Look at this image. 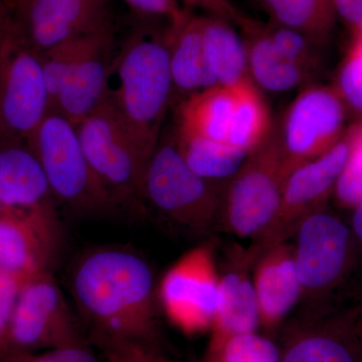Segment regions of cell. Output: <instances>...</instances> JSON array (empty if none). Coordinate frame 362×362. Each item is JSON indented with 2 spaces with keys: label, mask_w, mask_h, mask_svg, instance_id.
<instances>
[{
  "label": "cell",
  "mask_w": 362,
  "mask_h": 362,
  "mask_svg": "<svg viewBox=\"0 0 362 362\" xmlns=\"http://www.w3.org/2000/svg\"><path fill=\"white\" fill-rule=\"evenodd\" d=\"M70 284L89 342L156 346L158 300L153 272L137 252L120 247L86 252L74 266Z\"/></svg>",
  "instance_id": "obj_1"
},
{
  "label": "cell",
  "mask_w": 362,
  "mask_h": 362,
  "mask_svg": "<svg viewBox=\"0 0 362 362\" xmlns=\"http://www.w3.org/2000/svg\"><path fill=\"white\" fill-rule=\"evenodd\" d=\"M113 73L119 84L109 100L143 153L151 159L173 102L166 32L133 35L117 54Z\"/></svg>",
  "instance_id": "obj_2"
},
{
  "label": "cell",
  "mask_w": 362,
  "mask_h": 362,
  "mask_svg": "<svg viewBox=\"0 0 362 362\" xmlns=\"http://www.w3.org/2000/svg\"><path fill=\"white\" fill-rule=\"evenodd\" d=\"M223 188V181L206 180L188 168L173 133L161 136L150 159L143 182V204L148 202L181 230L204 235L218 223Z\"/></svg>",
  "instance_id": "obj_3"
},
{
  "label": "cell",
  "mask_w": 362,
  "mask_h": 362,
  "mask_svg": "<svg viewBox=\"0 0 362 362\" xmlns=\"http://www.w3.org/2000/svg\"><path fill=\"white\" fill-rule=\"evenodd\" d=\"M292 171L273 127L226 182L218 220L221 228L240 239L259 238L277 214Z\"/></svg>",
  "instance_id": "obj_4"
},
{
  "label": "cell",
  "mask_w": 362,
  "mask_h": 362,
  "mask_svg": "<svg viewBox=\"0 0 362 362\" xmlns=\"http://www.w3.org/2000/svg\"><path fill=\"white\" fill-rule=\"evenodd\" d=\"M75 126L90 168L114 209H137L143 204L150 159L126 129L110 100Z\"/></svg>",
  "instance_id": "obj_5"
},
{
  "label": "cell",
  "mask_w": 362,
  "mask_h": 362,
  "mask_svg": "<svg viewBox=\"0 0 362 362\" xmlns=\"http://www.w3.org/2000/svg\"><path fill=\"white\" fill-rule=\"evenodd\" d=\"M26 142L42 164L58 206L80 214L114 209L68 119L49 112Z\"/></svg>",
  "instance_id": "obj_6"
},
{
  "label": "cell",
  "mask_w": 362,
  "mask_h": 362,
  "mask_svg": "<svg viewBox=\"0 0 362 362\" xmlns=\"http://www.w3.org/2000/svg\"><path fill=\"white\" fill-rule=\"evenodd\" d=\"M294 238L295 262L302 287L301 315H322L324 302L354 268L356 235L350 226L322 209L302 221Z\"/></svg>",
  "instance_id": "obj_7"
},
{
  "label": "cell",
  "mask_w": 362,
  "mask_h": 362,
  "mask_svg": "<svg viewBox=\"0 0 362 362\" xmlns=\"http://www.w3.org/2000/svg\"><path fill=\"white\" fill-rule=\"evenodd\" d=\"M52 111L40 54L16 18L0 37V135L2 143L26 141Z\"/></svg>",
  "instance_id": "obj_8"
},
{
  "label": "cell",
  "mask_w": 362,
  "mask_h": 362,
  "mask_svg": "<svg viewBox=\"0 0 362 362\" xmlns=\"http://www.w3.org/2000/svg\"><path fill=\"white\" fill-rule=\"evenodd\" d=\"M87 343L82 324L49 272L23 286L9 323L7 352L35 354Z\"/></svg>",
  "instance_id": "obj_9"
},
{
  "label": "cell",
  "mask_w": 362,
  "mask_h": 362,
  "mask_svg": "<svg viewBox=\"0 0 362 362\" xmlns=\"http://www.w3.org/2000/svg\"><path fill=\"white\" fill-rule=\"evenodd\" d=\"M220 297V269L214 247L201 245L185 252L164 274L157 300L169 322L187 335L213 327Z\"/></svg>",
  "instance_id": "obj_10"
},
{
  "label": "cell",
  "mask_w": 362,
  "mask_h": 362,
  "mask_svg": "<svg viewBox=\"0 0 362 362\" xmlns=\"http://www.w3.org/2000/svg\"><path fill=\"white\" fill-rule=\"evenodd\" d=\"M349 154V140L345 134L329 151L292 171L286 181L277 214L264 233L252 240L259 255L291 239L305 218L324 209Z\"/></svg>",
  "instance_id": "obj_11"
},
{
  "label": "cell",
  "mask_w": 362,
  "mask_h": 362,
  "mask_svg": "<svg viewBox=\"0 0 362 362\" xmlns=\"http://www.w3.org/2000/svg\"><path fill=\"white\" fill-rule=\"evenodd\" d=\"M344 104L337 88L322 86L306 88L293 100L277 130L293 170L323 156L341 140Z\"/></svg>",
  "instance_id": "obj_12"
},
{
  "label": "cell",
  "mask_w": 362,
  "mask_h": 362,
  "mask_svg": "<svg viewBox=\"0 0 362 362\" xmlns=\"http://www.w3.org/2000/svg\"><path fill=\"white\" fill-rule=\"evenodd\" d=\"M14 18L37 52L113 25L111 0H21Z\"/></svg>",
  "instance_id": "obj_13"
},
{
  "label": "cell",
  "mask_w": 362,
  "mask_h": 362,
  "mask_svg": "<svg viewBox=\"0 0 362 362\" xmlns=\"http://www.w3.org/2000/svg\"><path fill=\"white\" fill-rule=\"evenodd\" d=\"M280 362H362L354 310L303 316L286 326Z\"/></svg>",
  "instance_id": "obj_14"
},
{
  "label": "cell",
  "mask_w": 362,
  "mask_h": 362,
  "mask_svg": "<svg viewBox=\"0 0 362 362\" xmlns=\"http://www.w3.org/2000/svg\"><path fill=\"white\" fill-rule=\"evenodd\" d=\"M116 57L113 25L92 33L52 111L78 125L103 106L110 97Z\"/></svg>",
  "instance_id": "obj_15"
},
{
  "label": "cell",
  "mask_w": 362,
  "mask_h": 362,
  "mask_svg": "<svg viewBox=\"0 0 362 362\" xmlns=\"http://www.w3.org/2000/svg\"><path fill=\"white\" fill-rule=\"evenodd\" d=\"M0 204L4 211L62 228L58 204L44 168L26 141L4 142L0 146Z\"/></svg>",
  "instance_id": "obj_16"
},
{
  "label": "cell",
  "mask_w": 362,
  "mask_h": 362,
  "mask_svg": "<svg viewBox=\"0 0 362 362\" xmlns=\"http://www.w3.org/2000/svg\"><path fill=\"white\" fill-rule=\"evenodd\" d=\"M258 257L254 245L247 249L233 245L226 250L220 270V297L211 339L256 332L259 327L258 301L252 282V267Z\"/></svg>",
  "instance_id": "obj_17"
},
{
  "label": "cell",
  "mask_w": 362,
  "mask_h": 362,
  "mask_svg": "<svg viewBox=\"0 0 362 362\" xmlns=\"http://www.w3.org/2000/svg\"><path fill=\"white\" fill-rule=\"evenodd\" d=\"M62 238L56 228L25 214H0V270L21 282L49 272Z\"/></svg>",
  "instance_id": "obj_18"
},
{
  "label": "cell",
  "mask_w": 362,
  "mask_h": 362,
  "mask_svg": "<svg viewBox=\"0 0 362 362\" xmlns=\"http://www.w3.org/2000/svg\"><path fill=\"white\" fill-rule=\"evenodd\" d=\"M252 282L258 301L259 327L274 332L301 301L294 244L287 240L261 252L252 267Z\"/></svg>",
  "instance_id": "obj_19"
},
{
  "label": "cell",
  "mask_w": 362,
  "mask_h": 362,
  "mask_svg": "<svg viewBox=\"0 0 362 362\" xmlns=\"http://www.w3.org/2000/svg\"><path fill=\"white\" fill-rule=\"evenodd\" d=\"M169 65L173 84V100L181 101L190 95L218 85V75L202 26V16H189L166 30Z\"/></svg>",
  "instance_id": "obj_20"
},
{
  "label": "cell",
  "mask_w": 362,
  "mask_h": 362,
  "mask_svg": "<svg viewBox=\"0 0 362 362\" xmlns=\"http://www.w3.org/2000/svg\"><path fill=\"white\" fill-rule=\"evenodd\" d=\"M252 82L269 92H287L306 82L309 71L293 63L267 33L265 23L247 16L239 25Z\"/></svg>",
  "instance_id": "obj_21"
},
{
  "label": "cell",
  "mask_w": 362,
  "mask_h": 362,
  "mask_svg": "<svg viewBox=\"0 0 362 362\" xmlns=\"http://www.w3.org/2000/svg\"><path fill=\"white\" fill-rule=\"evenodd\" d=\"M237 102V87L216 85L190 95L178 105L175 130L226 143Z\"/></svg>",
  "instance_id": "obj_22"
},
{
  "label": "cell",
  "mask_w": 362,
  "mask_h": 362,
  "mask_svg": "<svg viewBox=\"0 0 362 362\" xmlns=\"http://www.w3.org/2000/svg\"><path fill=\"white\" fill-rule=\"evenodd\" d=\"M232 25L216 16H202L204 33L213 54L218 85L226 87L252 82L244 40Z\"/></svg>",
  "instance_id": "obj_23"
},
{
  "label": "cell",
  "mask_w": 362,
  "mask_h": 362,
  "mask_svg": "<svg viewBox=\"0 0 362 362\" xmlns=\"http://www.w3.org/2000/svg\"><path fill=\"white\" fill-rule=\"evenodd\" d=\"M278 25L303 33L318 45L329 39L337 23L332 0H259Z\"/></svg>",
  "instance_id": "obj_24"
},
{
  "label": "cell",
  "mask_w": 362,
  "mask_h": 362,
  "mask_svg": "<svg viewBox=\"0 0 362 362\" xmlns=\"http://www.w3.org/2000/svg\"><path fill=\"white\" fill-rule=\"evenodd\" d=\"M238 102L226 144L250 156L273 129L270 111L254 82L237 86Z\"/></svg>",
  "instance_id": "obj_25"
},
{
  "label": "cell",
  "mask_w": 362,
  "mask_h": 362,
  "mask_svg": "<svg viewBox=\"0 0 362 362\" xmlns=\"http://www.w3.org/2000/svg\"><path fill=\"white\" fill-rule=\"evenodd\" d=\"M175 138L178 151L188 168L209 180H230L249 156L226 143L185 134L176 130Z\"/></svg>",
  "instance_id": "obj_26"
},
{
  "label": "cell",
  "mask_w": 362,
  "mask_h": 362,
  "mask_svg": "<svg viewBox=\"0 0 362 362\" xmlns=\"http://www.w3.org/2000/svg\"><path fill=\"white\" fill-rule=\"evenodd\" d=\"M204 362H280L278 344L258 332L209 339Z\"/></svg>",
  "instance_id": "obj_27"
},
{
  "label": "cell",
  "mask_w": 362,
  "mask_h": 362,
  "mask_svg": "<svg viewBox=\"0 0 362 362\" xmlns=\"http://www.w3.org/2000/svg\"><path fill=\"white\" fill-rule=\"evenodd\" d=\"M90 35L66 40L39 52L52 111L59 93L82 56Z\"/></svg>",
  "instance_id": "obj_28"
},
{
  "label": "cell",
  "mask_w": 362,
  "mask_h": 362,
  "mask_svg": "<svg viewBox=\"0 0 362 362\" xmlns=\"http://www.w3.org/2000/svg\"><path fill=\"white\" fill-rule=\"evenodd\" d=\"M349 154L335 185L334 192L341 206L354 209L362 204V120L346 132Z\"/></svg>",
  "instance_id": "obj_29"
},
{
  "label": "cell",
  "mask_w": 362,
  "mask_h": 362,
  "mask_svg": "<svg viewBox=\"0 0 362 362\" xmlns=\"http://www.w3.org/2000/svg\"><path fill=\"white\" fill-rule=\"evenodd\" d=\"M267 33L276 47L293 63L309 71H313L320 61V45L303 33L269 21L265 23Z\"/></svg>",
  "instance_id": "obj_30"
},
{
  "label": "cell",
  "mask_w": 362,
  "mask_h": 362,
  "mask_svg": "<svg viewBox=\"0 0 362 362\" xmlns=\"http://www.w3.org/2000/svg\"><path fill=\"white\" fill-rule=\"evenodd\" d=\"M345 103L362 114V35L352 33L337 88Z\"/></svg>",
  "instance_id": "obj_31"
},
{
  "label": "cell",
  "mask_w": 362,
  "mask_h": 362,
  "mask_svg": "<svg viewBox=\"0 0 362 362\" xmlns=\"http://www.w3.org/2000/svg\"><path fill=\"white\" fill-rule=\"evenodd\" d=\"M95 346L102 362H178L169 358L156 345L139 342H106Z\"/></svg>",
  "instance_id": "obj_32"
},
{
  "label": "cell",
  "mask_w": 362,
  "mask_h": 362,
  "mask_svg": "<svg viewBox=\"0 0 362 362\" xmlns=\"http://www.w3.org/2000/svg\"><path fill=\"white\" fill-rule=\"evenodd\" d=\"M1 362H102L99 354H96L90 343L45 350L37 354H18L7 352Z\"/></svg>",
  "instance_id": "obj_33"
},
{
  "label": "cell",
  "mask_w": 362,
  "mask_h": 362,
  "mask_svg": "<svg viewBox=\"0 0 362 362\" xmlns=\"http://www.w3.org/2000/svg\"><path fill=\"white\" fill-rule=\"evenodd\" d=\"M137 13L156 16L168 21V26L181 25L192 11L181 6L177 0H124Z\"/></svg>",
  "instance_id": "obj_34"
},
{
  "label": "cell",
  "mask_w": 362,
  "mask_h": 362,
  "mask_svg": "<svg viewBox=\"0 0 362 362\" xmlns=\"http://www.w3.org/2000/svg\"><path fill=\"white\" fill-rule=\"evenodd\" d=\"M187 8H199L207 16H216L239 26L247 18L230 0H177Z\"/></svg>",
  "instance_id": "obj_35"
},
{
  "label": "cell",
  "mask_w": 362,
  "mask_h": 362,
  "mask_svg": "<svg viewBox=\"0 0 362 362\" xmlns=\"http://www.w3.org/2000/svg\"><path fill=\"white\" fill-rule=\"evenodd\" d=\"M337 18H341L352 33L362 35V0H332Z\"/></svg>",
  "instance_id": "obj_36"
},
{
  "label": "cell",
  "mask_w": 362,
  "mask_h": 362,
  "mask_svg": "<svg viewBox=\"0 0 362 362\" xmlns=\"http://www.w3.org/2000/svg\"><path fill=\"white\" fill-rule=\"evenodd\" d=\"M350 228L356 235L357 242L362 245V204L354 207Z\"/></svg>",
  "instance_id": "obj_37"
},
{
  "label": "cell",
  "mask_w": 362,
  "mask_h": 362,
  "mask_svg": "<svg viewBox=\"0 0 362 362\" xmlns=\"http://www.w3.org/2000/svg\"><path fill=\"white\" fill-rule=\"evenodd\" d=\"M354 325L362 350V308L354 309Z\"/></svg>",
  "instance_id": "obj_38"
},
{
  "label": "cell",
  "mask_w": 362,
  "mask_h": 362,
  "mask_svg": "<svg viewBox=\"0 0 362 362\" xmlns=\"http://www.w3.org/2000/svg\"><path fill=\"white\" fill-rule=\"evenodd\" d=\"M7 354V351L6 349H4V347L0 345V362L4 361V357H6Z\"/></svg>",
  "instance_id": "obj_39"
},
{
  "label": "cell",
  "mask_w": 362,
  "mask_h": 362,
  "mask_svg": "<svg viewBox=\"0 0 362 362\" xmlns=\"http://www.w3.org/2000/svg\"><path fill=\"white\" fill-rule=\"evenodd\" d=\"M13 6H14V4H18V2L21 1V0H13Z\"/></svg>",
  "instance_id": "obj_40"
},
{
  "label": "cell",
  "mask_w": 362,
  "mask_h": 362,
  "mask_svg": "<svg viewBox=\"0 0 362 362\" xmlns=\"http://www.w3.org/2000/svg\"><path fill=\"white\" fill-rule=\"evenodd\" d=\"M1 144H2V138H1V135H0V146H1Z\"/></svg>",
  "instance_id": "obj_41"
},
{
  "label": "cell",
  "mask_w": 362,
  "mask_h": 362,
  "mask_svg": "<svg viewBox=\"0 0 362 362\" xmlns=\"http://www.w3.org/2000/svg\"><path fill=\"white\" fill-rule=\"evenodd\" d=\"M2 213V207H1V204H0V214H1Z\"/></svg>",
  "instance_id": "obj_42"
}]
</instances>
